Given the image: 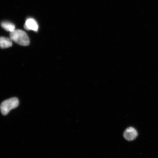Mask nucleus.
Here are the masks:
<instances>
[{"label":"nucleus","instance_id":"1","mask_svg":"<svg viewBox=\"0 0 158 158\" xmlns=\"http://www.w3.org/2000/svg\"><path fill=\"white\" fill-rule=\"evenodd\" d=\"M10 38L17 44L22 46H27L29 44L30 40L27 34L22 30H15L10 33Z\"/></svg>","mask_w":158,"mask_h":158},{"label":"nucleus","instance_id":"2","mask_svg":"<svg viewBox=\"0 0 158 158\" xmlns=\"http://www.w3.org/2000/svg\"><path fill=\"white\" fill-rule=\"evenodd\" d=\"M19 103L18 99L16 98H11L4 101L1 105V113L3 115H7L10 110L17 108Z\"/></svg>","mask_w":158,"mask_h":158},{"label":"nucleus","instance_id":"3","mask_svg":"<svg viewBox=\"0 0 158 158\" xmlns=\"http://www.w3.org/2000/svg\"><path fill=\"white\" fill-rule=\"evenodd\" d=\"M123 136L124 138L128 141H133L138 136V133L135 128L128 127L124 132Z\"/></svg>","mask_w":158,"mask_h":158},{"label":"nucleus","instance_id":"4","mask_svg":"<svg viewBox=\"0 0 158 158\" xmlns=\"http://www.w3.org/2000/svg\"><path fill=\"white\" fill-rule=\"evenodd\" d=\"M24 28L27 30L37 31L38 30L39 25L35 19L32 18H29L26 21Z\"/></svg>","mask_w":158,"mask_h":158},{"label":"nucleus","instance_id":"5","mask_svg":"<svg viewBox=\"0 0 158 158\" xmlns=\"http://www.w3.org/2000/svg\"><path fill=\"white\" fill-rule=\"evenodd\" d=\"M12 41L10 38L1 37L0 39V45L1 48L4 49L11 47L13 45Z\"/></svg>","mask_w":158,"mask_h":158},{"label":"nucleus","instance_id":"6","mask_svg":"<svg viewBox=\"0 0 158 158\" xmlns=\"http://www.w3.org/2000/svg\"><path fill=\"white\" fill-rule=\"evenodd\" d=\"M1 26L2 28L10 33L15 30V26L13 23L9 22H3L1 23Z\"/></svg>","mask_w":158,"mask_h":158}]
</instances>
